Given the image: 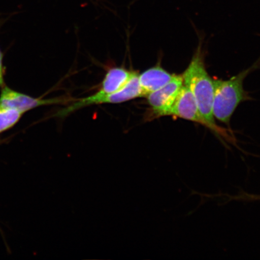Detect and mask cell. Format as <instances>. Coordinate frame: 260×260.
<instances>
[{
  "label": "cell",
  "mask_w": 260,
  "mask_h": 260,
  "mask_svg": "<svg viewBox=\"0 0 260 260\" xmlns=\"http://www.w3.org/2000/svg\"><path fill=\"white\" fill-rule=\"evenodd\" d=\"M174 74H171L165 70L160 64L149 68L138 76L139 85L141 86L143 96L155 92L170 82Z\"/></svg>",
  "instance_id": "obj_7"
},
{
  "label": "cell",
  "mask_w": 260,
  "mask_h": 260,
  "mask_svg": "<svg viewBox=\"0 0 260 260\" xmlns=\"http://www.w3.org/2000/svg\"><path fill=\"white\" fill-rule=\"evenodd\" d=\"M181 76L184 86L192 93L201 115L211 125L217 126L213 114L214 81L205 66L201 45Z\"/></svg>",
  "instance_id": "obj_1"
},
{
  "label": "cell",
  "mask_w": 260,
  "mask_h": 260,
  "mask_svg": "<svg viewBox=\"0 0 260 260\" xmlns=\"http://www.w3.org/2000/svg\"><path fill=\"white\" fill-rule=\"evenodd\" d=\"M223 196L227 198V202L232 200L242 201H260V194H249L245 192L239 193L237 195L224 194Z\"/></svg>",
  "instance_id": "obj_10"
},
{
  "label": "cell",
  "mask_w": 260,
  "mask_h": 260,
  "mask_svg": "<svg viewBox=\"0 0 260 260\" xmlns=\"http://www.w3.org/2000/svg\"><path fill=\"white\" fill-rule=\"evenodd\" d=\"M135 73L121 67L110 68L107 71L102 86L96 93L108 95L118 92L127 84Z\"/></svg>",
  "instance_id": "obj_8"
},
{
  "label": "cell",
  "mask_w": 260,
  "mask_h": 260,
  "mask_svg": "<svg viewBox=\"0 0 260 260\" xmlns=\"http://www.w3.org/2000/svg\"><path fill=\"white\" fill-rule=\"evenodd\" d=\"M250 70L243 71L229 80H213V116L227 125H230L231 119L237 107L249 99L243 88V81Z\"/></svg>",
  "instance_id": "obj_2"
},
{
  "label": "cell",
  "mask_w": 260,
  "mask_h": 260,
  "mask_svg": "<svg viewBox=\"0 0 260 260\" xmlns=\"http://www.w3.org/2000/svg\"><path fill=\"white\" fill-rule=\"evenodd\" d=\"M71 100L68 97L37 99L9 88L6 85L2 88L0 93V106L16 109L22 113L41 106L64 105Z\"/></svg>",
  "instance_id": "obj_6"
},
{
  "label": "cell",
  "mask_w": 260,
  "mask_h": 260,
  "mask_svg": "<svg viewBox=\"0 0 260 260\" xmlns=\"http://www.w3.org/2000/svg\"><path fill=\"white\" fill-rule=\"evenodd\" d=\"M3 140L1 138H0V144H2V143L3 142Z\"/></svg>",
  "instance_id": "obj_12"
},
{
  "label": "cell",
  "mask_w": 260,
  "mask_h": 260,
  "mask_svg": "<svg viewBox=\"0 0 260 260\" xmlns=\"http://www.w3.org/2000/svg\"><path fill=\"white\" fill-rule=\"evenodd\" d=\"M3 57H4V53L0 48V87L1 88L6 86L5 80L6 68L3 64Z\"/></svg>",
  "instance_id": "obj_11"
},
{
  "label": "cell",
  "mask_w": 260,
  "mask_h": 260,
  "mask_svg": "<svg viewBox=\"0 0 260 260\" xmlns=\"http://www.w3.org/2000/svg\"><path fill=\"white\" fill-rule=\"evenodd\" d=\"M183 86L181 75L174 74L170 82L165 86L146 96L149 108L145 114V121H151L161 117L168 116Z\"/></svg>",
  "instance_id": "obj_5"
},
{
  "label": "cell",
  "mask_w": 260,
  "mask_h": 260,
  "mask_svg": "<svg viewBox=\"0 0 260 260\" xmlns=\"http://www.w3.org/2000/svg\"><path fill=\"white\" fill-rule=\"evenodd\" d=\"M138 76L139 75L135 73L127 84L118 92L102 95L95 93L88 97L73 100L70 105L58 111L54 116L63 118L84 107L103 104L122 103L144 96L139 85Z\"/></svg>",
  "instance_id": "obj_3"
},
{
  "label": "cell",
  "mask_w": 260,
  "mask_h": 260,
  "mask_svg": "<svg viewBox=\"0 0 260 260\" xmlns=\"http://www.w3.org/2000/svg\"><path fill=\"white\" fill-rule=\"evenodd\" d=\"M23 115L17 110L0 106V134L14 127Z\"/></svg>",
  "instance_id": "obj_9"
},
{
  "label": "cell",
  "mask_w": 260,
  "mask_h": 260,
  "mask_svg": "<svg viewBox=\"0 0 260 260\" xmlns=\"http://www.w3.org/2000/svg\"><path fill=\"white\" fill-rule=\"evenodd\" d=\"M168 116L187 120L198 123L209 128L220 139L224 138L227 141L235 144V139L228 133V129L220 126L211 125L201 115L196 102L190 90L186 86L182 87L180 92L172 106Z\"/></svg>",
  "instance_id": "obj_4"
}]
</instances>
